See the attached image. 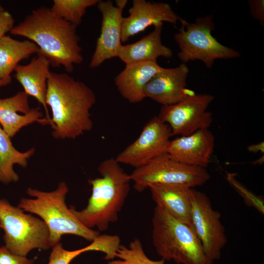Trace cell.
<instances>
[{"instance_id": "obj_24", "label": "cell", "mask_w": 264, "mask_h": 264, "mask_svg": "<svg viewBox=\"0 0 264 264\" xmlns=\"http://www.w3.org/2000/svg\"><path fill=\"white\" fill-rule=\"evenodd\" d=\"M116 257L119 259L110 261L108 264H166L162 259L159 261L149 259L144 252L141 241L138 238L132 241L128 247L120 244Z\"/></svg>"}, {"instance_id": "obj_30", "label": "cell", "mask_w": 264, "mask_h": 264, "mask_svg": "<svg viewBox=\"0 0 264 264\" xmlns=\"http://www.w3.org/2000/svg\"><path fill=\"white\" fill-rule=\"evenodd\" d=\"M6 86V84L4 83V82L0 79V88L2 86Z\"/></svg>"}, {"instance_id": "obj_27", "label": "cell", "mask_w": 264, "mask_h": 264, "mask_svg": "<svg viewBox=\"0 0 264 264\" xmlns=\"http://www.w3.org/2000/svg\"><path fill=\"white\" fill-rule=\"evenodd\" d=\"M15 20L8 11L4 10L0 11V38L11 31L15 26Z\"/></svg>"}, {"instance_id": "obj_5", "label": "cell", "mask_w": 264, "mask_h": 264, "mask_svg": "<svg viewBox=\"0 0 264 264\" xmlns=\"http://www.w3.org/2000/svg\"><path fill=\"white\" fill-rule=\"evenodd\" d=\"M153 245L162 259L180 264H213L205 254L193 225L156 205L152 218Z\"/></svg>"}, {"instance_id": "obj_11", "label": "cell", "mask_w": 264, "mask_h": 264, "mask_svg": "<svg viewBox=\"0 0 264 264\" xmlns=\"http://www.w3.org/2000/svg\"><path fill=\"white\" fill-rule=\"evenodd\" d=\"M173 136L170 127L157 116L144 126L138 137L115 157L120 163L137 168L167 153Z\"/></svg>"}, {"instance_id": "obj_26", "label": "cell", "mask_w": 264, "mask_h": 264, "mask_svg": "<svg viewBox=\"0 0 264 264\" xmlns=\"http://www.w3.org/2000/svg\"><path fill=\"white\" fill-rule=\"evenodd\" d=\"M34 261L12 254L4 245L0 247V264H33Z\"/></svg>"}, {"instance_id": "obj_1", "label": "cell", "mask_w": 264, "mask_h": 264, "mask_svg": "<svg viewBox=\"0 0 264 264\" xmlns=\"http://www.w3.org/2000/svg\"><path fill=\"white\" fill-rule=\"evenodd\" d=\"M96 101L95 93L84 83L66 73L50 71L45 101L52 112L53 137L74 139L90 131V111Z\"/></svg>"}, {"instance_id": "obj_9", "label": "cell", "mask_w": 264, "mask_h": 264, "mask_svg": "<svg viewBox=\"0 0 264 264\" xmlns=\"http://www.w3.org/2000/svg\"><path fill=\"white\" fill-rule=\"evenodd\" d=\"M220 217L206 194L191 189V222L205 254L213 262L220 258L227 242Z\"/></svg>"}, {"instance_id": "obj_2", "label": "cell", "mask_w": 264, "mask_h": 264, "mask_svg": "<svg viewBox=\"0 0 264 264\" xmlns=\"http://www.w3.org/2000/svg\"><path fill=\"white\" fill-rule=\"evenodd\" d=\"M10 33L34 43L39 47L38 53L45 57L50 66H62L68 72L83 61L76 27L54 14L50 8L43 6L32 10Z\"/></svg>"}, {"instance_id": "obj_4", "label": "cell", "mask_w": 264, "mask_h": 264, "mask_svg": "<svg viewBox=\"0 0 264 264\" xmlns=\"http://www.w3.org/2000/svg\"><path fill=\"white\" fill-rule=\"evenodd\" d=\"M68 192L65 182H60L51 192L28 188L26 193L34 198H22L18 207L24 212L39 216L46 223L49 232L50 246L60 242L64 235H74L92 242L100 233L83 225L71 212L66 203Z\"/></svg>"}, {"instance_id": "obj_8", "label": "cell", "mask_w": 264, "mask_h": 264, "mask_svg": "<svg viewBox=\"0 0 264 264\" xmlns=\"http://www.w3.org/2000/svg\"><path fill=\"white\" fill-rule=\"evenodd\" d=\"M134 189L142 192L153 184H177L194 188L210 178L206 169L189 166L161 154L145 165L135 168L131 174Z\"/></svg>"}, {"instance_id": "obj_13", "label": "cell", "mask_w": 264, "mask_h": 264, "mask_svg": "<svg viewBox=\"0 0 264 264\" xmlns=\"http://www.w3.org/2000/svg\"><path fill=\"white\" fill-rule=\"evenodd\" d=\"M189 72L188 66L184 63L176 67H162L145 86V98L162 106H169L195 94L186 88Z\"/></svg>"}, {"instance_id": "obj_16", "label": "cell", "mask_w": 264, "mask_h": 264, "mask_svg": "<svg viewBox=\"0 0 264 264\" xmlns=\"http://www.w3.org/2000/svg\"><path fill=\"white\" fill-rule=\"evenodd\" d=\"M34 122L49 125L39 107L30 108L28 96L24 91L0 99V126L10 138L23 127Z\"/></svg>"}, {"instance_id": "obj_18", "label": "cell", "mask_w": 264, "mask_h": 264, "mask_svg": "<svg viewBox=\"0 0 264 264\" xmlns=\"http://www.w3.org/2000/svg\"><path fill=\"white\" fill-rule=\"evenodd\" d=\"M50 66L48 59L38 53L37 56L29 64L19 65L16 67L15 77L23 87V91L28 96L34 97L42 105L46 113L45 119L50 125L51 117L45 101Z\"/></svg>"}, {"instance_id": "obj_20", "label": "cell", "mask_w": 264, "mask_h": 264, "mask_svg": "<svg viewBox=\"0 0 264 264\" xmlns=\"http://www.w3.org/2000/svg\"><path fill=\"white\" fill-rule=\"evenodd\" d=\"M148 188L156 205L175 218L192 225L191 188L182 185L156 184Z\"/></svg>"}, {"instance_id": "obj_15", "label": "cell", "mask_w": 264, "mask_h": 264, "mask_svg": "<svg viewBox=\"0 0 264 264\" xmlns=\"http://www.w3.org/2000/svg\"><path fill=\"white\" fill-rule=\"evenodd\" d=\"M215 143V136L209 129H201L171 140L167 153L182 164L206 169L211 162Z\"/></svg>"}, {"instance_id": "obj_25", "label": "cell", "mask_w": 264, "mask_h": 264, "mask_svg": "<svg viewBox=\"0 0 264 264\" xmlns=\"http://www.w3.org/2000/svg\"><path fill=\"white\" fill-rule=\"evenodd\" d=\"M90 251L89 244L79 249L69 251L65 249L62 244L59 242L52 247L48 264H69L78 256Z\"/></svg>"}, {"instance_id": "obj_17", "label": "cell", "mask_w": 264, "mask_h": 264, "mask_svg": "<svg viewBox=\"0 0 264 264\" xmlns=\"http://www.w3.org/2000/svg\"><path fill=\"white\" fill-rule=\"evenodd\" d=\"M162 68L157 61L126 65L115 77V85L126 100L131 103L140 102L145 98V86Z\"/></svg>"}, {"instance_id": "obj_21", "label": "cell", "mask_w": 264, "mask_h": 264, "mask_svg": "<svg viewBox=\"0 0 264 264\" xmlns=\"http://www.w3.org/2000/svg\"><path fill=\"white\" fill-rule=\"evenodd\" d=\"M39 47L30 40L19 41L9 36L0 38V78L6 85L11 82V73L22 60L38 54Z\"/></svg>"}, {"instance_id": "obj_3", "label": "cell", "mask_w": 264, "mask_h": 264, "mask_svg": "<svg viewBox=\"0 0 264 264\" xmlns=\"http://www.w3.org/2000/svg\"><path fill=\"white\" fill-rule=\"evenodd\" d=\"M98 171L100 177L88 180L91 194L87 206L80 211L74 206L69 209L87 228L104 231L117 221L130 192L131 179L114 157L102 161Z\"/></svg>"}, {"instance_id": "obj_23", "label": "cell", "mask_w": 264, "mask_h": 264, "mask_svg": "<svg viewBox=\"0 0 264 264\" xmlns=\"http://www.w3.org/2000/svg\"><path fill=\"white\" fill-rule=\"evenodd\" d=\"M100 0H54L52 12L76 27L80 24L88 7L97 5Z\"/></svg>"}, {"instance_id": "obj_10", "label": "cell", "mask_w": 264, "mask_h": 264, "mask_svg": "<svg viewBox=\"0 0 264 264\" xmlns=\"http://www.w3.org/2000/svg\"><path fill=\"white\" fill-rule=\"evenodd\" d=\"M214 99L210 94H195L175 104L162 106L157 116L170 127L173 136L188 135L209 129L213 118L207 109Z\"/></svg>"}, {"instance_id": "obj_6", "label": "cell", "mask_w": 264, "mask_h": 264, "mask_svg": "<svg viewBox=\"0 0 264 264\" xmlns=\"http://www.w3.org/2000/svg\"><path fill=\"white\" fill-rule=\"evenodd\" d=\"M0 227L5 246L12 254L24 256L36 248L51 247L48 228L42 220L26 214L5 198L0 199Z\"/></svg>"}, {"instance_id": "obj_12", "label": "cell", "mask_w": 264, "mask_h": 264, "mask_svg": "<svg viewBox=\"0 0 264 264\" xmlns=\"http://www.w3.org/2000/svg\"><path fill=\"white\" fill-rule=\"evenodd\" d=\"M128 0H117L115 5L110 0H99L97 8L102 16L100 35L89 63L90 68L99 66L107 60L117 57L122 45V12Z\"/></svg>"}, {"instance_id": "obj_29", "label": "cell", "mask_w": 264, "mask_h": 264, "mask_svg": "<svg viewBox=\"0 0 264 264\" xmlns=\"http://www.w3.org/2000/svg\"><path fill=\"white\" fill-rule=\"evenodd\" d=\"M264 142H261L258 144H252L248 147L247 149L249 152L257 153L260 152L264 153Z\"/></svg>"}, {"instance_id": "obj_31", "label": "cell", "mask_w": 264, "mask_h": 264, "mask_svg": "<svg viewBox=\"0 0 264 264\" xmlns=\"http://www.w3.org/2000/svg\"><path fill=\"white\" fill-rule=\"evenodd\" d=\"M4 10V9L2 7L1 5L0 4V11Z\"/></svg>"}, {"instance_id": "obj_19", "label": "cell", "mask_w": 264, "mask_h": 264, "mask_svg": "<svg viewBox=\"0 0 264 264\" xmlns=\"http://www.w3.org/2000/svg\"><path fill=\"white\" fill-rule=\"evenodd\" d=\"M163 23L154 25V29L137 42L120 47L117 57L126 65L156 61L160 57L170 58L172 50L161 41Z\"/></svg>"}, {"instance_id": "obj_22", "label": "cell", "mask_w": 264, "mask_h": 264, "mask_svg": "<svg viewBox=\"0 0 264 264\" xmlns=\"http://www.w3.org/2000/svg\"><path fill=\"white\" fill-rule=\"evenodd\" d=\"M35 149L21 152L15 149L11 138L0 126V182L7 185L11 182H17L19 176L14 171L13 166L18 164L26 168L28 160L34 154Z\"/></svg>"}, {"instance_id": "obj_14", "label": "cell", "mask_w": 264, "mask_h": 264, "mask_svg": "<svg viewBox=\"0 0 264 264\" xmlns=\"http://www.w3.org/2000/svg\"><path fill=\"white\" fill-rule=\"evenodd\" d=\"M129 13L122 20V42H126L150 26L164 22L176 24L180 18L169 4L145 0H133Z\"/></svg>"}, {"instance_id": "obj_7", "label": "cell", "mask_w": 264, "mask_h": 264, "mask_svg": "<svg viewBox=\"0 0 264 264\" xmlns=\"http://www.w3.org/2000/svg\"><path fill=\"white\" fill-rule=\"evenodd\" d=\"M179 21L182 25L174 39L180 49L178 57L183 63L199 60L207 67L211 68L217 59L240 56L238 51L222 44L212 36L214 29L212 16L198 18L193 23L181 18Z\"/></svg>"}, {"instance_id": "obj_28", "label": "cell", "mask_w": 264, "mask_h": 264, "mask_svg": "<svg viewBox=\"0 0 264 264\" xmlns=\"http://www.w3.org/2000/svg\"><path fill=\"white\" fill-rule=\"evenodd\" d=\"M250 12L254 19L259 20L263 24L264 22V1L251 0L248 1Z\"/></svg>"}]
</instances>
